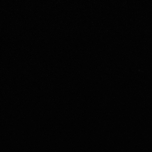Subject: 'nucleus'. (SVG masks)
<instances>
[]
</instances>
